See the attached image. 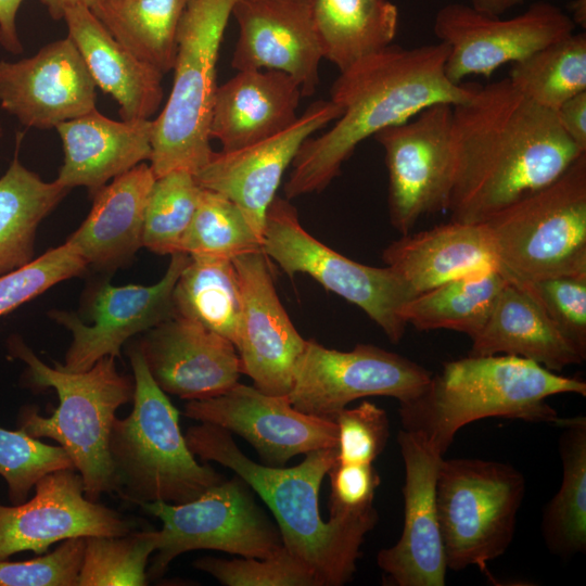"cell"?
<instances>
[{
  "mask_svg": "<svg viewBox=\"0 0 586 586\" xmlns=\"http://www.w3.org/2000/svg\"><path fill=\"white\" fill-rule=\"evenodd\" d=\"M183 415L243 437L267 466L282 467L297 455L337 447L335 421L300 411L288 395H268L239 382L221 395L188 400Z\"/></svg>",
  "mask_w": 586,
  "mask_h": 586,
  "instance_id": "obj_15",
  "label": "cell"
},
{
  "mask_svg": "<svg viewBox=\"0 0 586 586\" xmlns=\"http://www.w3.org/2000/svg\"><path fill=\"white\" fill-rule=\"evenodd\" d=\"M78 586H144L150 556L157 550L160 530L118 536H87Z\"/></svg>",
  "mask_w": 586,
  "mask_h": 586,
  "instance_id": "obj_38",
  "label": "cell"
},
{
  "mask_svg": "<svg viewBox=\"0 0 586 586\" xmlns=\"http://www.w3.org/2000/svg\"><path fill=\"white\" fill-rule=\"evenodd\" d=\"M74 469V462L60 445H49L16 429L0 426V475L8 486L12 505L26 501L35 484L46 474Z\"/></svg>",
  "mask_w": 586,
  "mask_h": 586,
  "instance_id": "obj_40",
  "label": "cell"
},
{
  "mask_svg": "<svg viewBox=\"0 0 586 586\" xmlns=\"http://www.w3.org/2000/svg\"><path fill=\"white\" fill-rule=\"evenodd\" d=\"M184 438L194 456L232 470L258 494L276 518L283 546L314 572L320 586L352 579L360 547L379 517L372 505L322 519L320 487L337 459V447L311 450L298 464L283 468L250 459L231 433L212 423L190 426Z\"/></svg>",
  "mask_w": 586,
  "mask_h": 586,
  "instance_id": "obj_3",
  "label": "cell"
},
{
  "mask_svg": "<svg viewBox=\"0 0 586 586\" xmlns=\"http://www.w3.org/2000/svg\"><path fill=\"white\" fill-rule=\"evenodd\" d=\"M525 493L511 464L483 459H442L436 507L447 569L461 571L502 556L511 545Z\"/></svg>",
  "mask_w": 586,
  "mask_h": 586,
  "instance_id": "obj_9",
  "label": "cell"
},
{
  "mask_svg": "<svg viewBox=\"0 0 586 586\" xmlns=\"http://www.w3.org/2000/svg\"><path fill=\"white\" fill-rule=\"evenodd\" d=\"M506 282L499 270L453 279L409 300L399 316L420 331L453 330L472 339L487 321Z\"/></svg>",
  "mask_w": 586,
  "mask_h": 586,
  "instance_id": "obj_33",
  "label": "cell"
},
{
  "mask_svg": "<svg viewBox=\"0 0 586 586\" xmlns=\"http://www.w3.org/2000/svg\"><path fill=\"white\" fill-rule=\"evenodd\" d=\"M85 544V537H73L44 556L0 560V586H78Z\"/></svg>",
  "mask_w": 586,
  "mask_h": 586,
  "instance_id": "obj_44",
  "label": "cell"
},
{
  "mask_svg": "<svg viewBox=\"0 0 586 586\" xmlns=\"http://www.w3.org/2000/svg\"><path fill=\"white\" fill-rule=\"evenodd\" d=\"M3 136V128H2V124L0 122V138Z\"/></svg>",
  "mask_w": 586,
  "mask_h": 586,
  "instance_id": "obj_51",
  "label": "cell"
},
{
  "mask_svg": "<svg viewBox=\"0 0 586 586\" xmlns=\"http://www.w3.org/2000/svg\"><path fill=\"white\" fill-rule=\"evenodd\" d=\"M9 352L25 362L31 387L53 388L59 405L49 417L34 406L24 407L17 429L36 438H51L62 446L80 474L85 495L98 501L116 492L109 438L118 408L132 399L133 381L117 371L115 357L106 356L90 369L71 372L46 365L20 337L9 340Z\"/></svg>",
  "mask_w": 586,
  "mask_h": 586,
  "instance_id": "obj_5",
  "label": "cell"
},
{
  "mask_svg": "<svg viewBox=\"0 0 586 586\" xmlns=\"http://www.w3.org/2000/svg\"><path fill=\"white\" fill-rule=\"evenodd\" d=\"M192 0H112L90 9L106 30L163 75L173 69L180 20Z\"/></svg>",
  "mask_w": 586,
  "mask_h": 586,
  "instance_id": "obj_34",
  "label": "cell"
},
{
  "mask_svg": "<svg viewBox=\"0 0 586 586\" xmlns=\"http://www.w3.org/2000/svg\"><path fill=\"white\" fill-rule=\"evenodd\" d=\"M337 426V461L372 463L384 450L390 437L386 412L364 400L354 408H344L335 417Z\"/></svg>",
  "mask_w": 586,
  "mask_h": 586,
  "instance_id": "obj_45",
  "label": "cell"
},
{
  "mask_svg": "<svg viewBox=\"0 0 586 586\" xmlns=\"http://www.w3.org/2000/svg\"><path fill=\"white\" fill-rule=\"evenodd\" d=\"M485 225L507 280L586 277V153Z\"/></svg>",
  "mask_w": 586,
  "mask_h": 586,
  "instance_id": "obj_8",
  "label": "cell"
},
{
  "mask_svg": "<svg viewBox=\"0 0 586 586\" xmlns=\"http://www.w3.org/2000/svg\"><path fill=\"white\" fill-rule=\"evenodd\" d=\"M63 20L95 86L118 103L122 119H152L163 101L164 75L119 43L89 8H68Z\"/></svg>",
  "mask_w": 586,
  "mask_h": 586,
  "instance_id": "obj_27",
  "label": "cell"
},
{
  "mask_svg": "<svg viewBox=\"0 0 586 586\" xmlns=\"http://www.w3.org/2000/svg\"><path fill=\"white\" fill-rule=\"evenodd\" d=\"M47 9L49 15L55 20H62L66 9L82 5L92 9L95 5L112 1V0H39Z\"/></svg>",
  "mask_w": 586,
  "mask_h": 586,
  "instance_id": "obj_49",
  "label": "cell"
},
{
  "mask_svg": "<svg viewBox=\"0 0 586 586\" xmlns=\"http://www.w3.org/2000/svg\"><path fill=\"white\" fill-rule=\"evenodd\" d=\"M231 15L239 28L232 68L283 72L303 97L315 93L323 56L313 0H235Z\"/></svg>",
  "mask_w": 586,
  "mask_h": 586,
  "instance_id": "obj_22",
  "label": "cell"
},
{
  "mask_svg": "<svg viewBox=\"0 0 586 586\" xmlns=\"http://www.w3.org/2000/svg\"><path fill=\"white\" fill-rule=\"evenodd\" d=\"M341 114L331 100L316 101L278 135L239 150L213 152L194 178L201 188L233 202L263 238L266 213L285 169L304 141Z\"/></svg>",
  "mask_w": 586,
  "mask_h": 586,
  "instance_id": "obj_17",
  "label": "cell"
},
{
  "mask_svg": "<svg viewBox=\"0 0 586 586\" xmlns=\"http://www.w3.org/2000/svg\"><path fill=\"white\" fill-rule=\"evenodd\" d=\"M173 302L175 315L198 321L237 348L242 297L232 259L190 256L174 288Z\"/></svg>",
  "mask_w": 586,
  "mask_h": 586,
  "instance_id": "obj_35",
  "label": "cell"
},
{
  "mask_svg": "<svg viewBox=\"0 0 586 586\" xmlns=\"http://www.w3.org/2000/svg\"><path fill=\"white\" fill-rule=\"evenodd\" d=\"M232 262L242 297L237 344L241 373L250 377L260 392L285 396L306 340L296 331L278 297L264 252L243 254Z\"/></svg>",
  "mask_w": 586,
  "mask_h": 586,
  "instance_id": "obj_18",
  "label": "cell"
},
{
  "mask_svg": "<svg viewBox=\"0 0 586 586\" xmlns=\"http://www.w3.org/2000/svg\"><path fill=\"white\" fill-rule=\"evenodd\" d=\"M331 494L330 515L360 510L373 505L380 476L372 463L335 461L329 470Z\"/></svg>",
  "mask_w": 586,
  "mask_h": 586,
  "instance_id": "obj_46",
  "label": "cell"
},
{
  "mask_svg": "<svg viewBox=\"0 0 586 586\" xmlns=\"http://www.w3.org/2000/svg\"><path fill=\"white\" fill-rule=\"evenodd\" d=\"M201 190L194 175L187 170L156 178L145 205L142 246L162 255L181 253Z\"/></svg>",
  "mask_w": 586,
  "mask_h": 586,
  "instance_id": "obj_39",
  "label": "cell"
},
{
  "mask_svg": "<svg viewBox=\"0 0 586 586\" xmlns=\"http://www.w3.org/2000/svg\"><path fill=\"white\" fill-rule=\"evenodd\" d=\"M455 166L450 220L485 222L557 179L584 154L555 111L524 97L507 78L477 85L453 105Z\"/></svg>",
  "mask_w": 586,
  "mask_h": 586,
  "instance_id": "obj_1",
  "label": "cell"
},
{
  "mask_svg": "<svg viewBox=\"0 0 586 586\" xmlns=\"http://www.w3.org/2000/svg\"><path fill=\"white\" fill-rule=\"evenodd\" d=\"M432 372L419 364L371 344L331 349L306 340L288 397L307 415L335 420L353 400L387 396L399 403L420 394Z\"/></svg>",
  "mask_w": 586,
  "mask_h": 586,
  "instance_id": "obj_12",
  "label": "cell"
},
{
  "mask_svg": "<svg viewBox=\"0 0 586 586\" xmlns=\"http://www.w3.org/2000/svg\"><path fill=\"white\" fill-rule=\"evenodd\" d=\"M434 34L448 46L447 77L456 84L471 75L491 76L520 62L575 29L572 17L548 2H535L524 13L501 20L463 3H448L435 15Z\"/></svg>",
  "mask_w": 586,
  "mask_h": 586,
  "instance_id": "obj_14",
  "label": "cell"
},
{
  "mask_svg": "<svg viewBox=\"0 0 586 586\" xmlns=\"http://www.w3.org/2000/svg\"><path fill=\"white\" fill-rule=\"evenodd\" d=\"M87 266L66 241L34 258L29 264L0 276V317L59 282L81 275Z\"/></svg>",
  "mask_w": 586,
  "mask_h": 586,
  "instance_id": "obj_43",
  "label": "cell"
},
{
  "mask_svg": "<svg viewBox=\"0 0 586 586\" xmlns=\"http://www.w3.org/2000/svg\"><path fill=\"white\" fill-rule=\"evenodd\" d=\"M67 192L26 168L15 153L0 177V276L34 259L37 228Z\"/></svg>",
  "mask_w": 586,
  "mask_h": 586,
  "instance_id": "obj_31",
  "label": "cell"
},
{
  "mask_svg": "<svg viewBox=\"0 0 586 586\" xmlns=\"http://www.w3.org/2000/svg\"><path fill=\"white\" fill-rule=\"evenodd\" d=\"M23 0H0V44L13 54L23 52L16 28V15Z\"/></svg>",
  "mask_w": 586,
  "mask_h": 586,
  "instance_id": "obj_48",
  "label": "cell"
},
{
  "mask_svg": "<svg viewBox=\"0 0 586 586\" xmlns=\"http://www.w3.org/2000/svg\"><path fill=\"white\" fill-rule=\"evenodd\" d=\"M301 97L297 82L283 72L238 71L217 87L209 138L221 151H234L278 135L298 118Z\"/></svg>",
  "mask_w": 586,
  "mask_h": 586,
  "instance_id": "obj_25",
  "label": "cell"
},
{
  "mask_svg": "<svg viewBox=\"0 0 586 586\" xmlns=\"http://www.w3.org/2000/svg\"><path fill=\"white\" fill-rule=\"evenodd\" d=\"M189 258L186 253L173 254L165 275L152 285H102L92 300L90 324L73 313L52 311V318L72 333L65 361L58 365L71 372L86 371L103 357H119L128 339L173 317L174 288Z\"/></svg>",
  "mask_w": 586,
  "mask_h": 586,
  "instance_id": "obj_19",
  "label": "cell"
},
{
  "mask_svg": "<svg viewBox=\"0 0 586 586\" xmlns=\"http://www.w3.org/2000/svg\"><path fill=\"white\" fill-rule=\"evenodd\" d=\"M262 247L289 277L306 273L358 306L391 342L404 336L399 310L413 295L402 279L387 266L359 264L321 243L303 228L288 199L276 196L269 205Z\"/></svg>",
  "mask_w": 586,
  "mask_h": 586,
  "instance_id": "obj_10",
  "label": "cell"
},
{
  "mask_svg": "<svg viewBox=\"0 0 586 586\" xmlns=\"http://www.w3.org/2000/svg\"><path fill=\"white\" fill-rule=\"evenodd\" d=\"M556 114L569 139L586 153V91L563 102Z\"/></svg>",
  "mask_w": 586,
  "mask_h": 586,
  "instance_id": "obj_47",
  "label": "cell"
},
{
  "mask_svg": "<svg viewBox=\"0 0 586 586\" xmlns=\"http://www.w3.org/2000/svg\"><path fill=\"white\" fill-rule=\"evenodd\" d=\"M235 0H192L177 31L174 81L152 119L150 167L158 178L174 170L198 173L213 154L209 123L217 90L216 66Z\"/></svg>",
  "mask_w": 586,
  "mask_h": 586,
  "instance_id": "obj_7",
  "label": "cell"
},
{
  "mask_svg": "<svg viewBox=\"0 0 586 586\" xmlns=\"http://www.w3.org/2000/svg\"><path fill=\"white\" fill-rule=\"evenodd\" d=\"M471 341L469 355L514 356L555 372L584 361L534 301L508 280L487 321Z\"/></svg>",
  "mask_w": 586,
  "mask_h": 586,
  "instance_id": "obj_29",
  "label": "cell"
},
{
  "mask_svg": "<svg viewBox=\"0 0 586 586\" xmlns=\"http://www.w3.org/2000/svg\"><path fill=\"white\" fill-rule=\"evenodd\" d=\"M138 347L160 388L182 399L221 395L242 374L231 341L182 316L148 330Z\"/></svg>",
  "mask_w": 586,
  "mask_h": 586,
  "instance_id": "obj_23",
  "label": "cell"
},
{
  "mask_svg": "<svg viewBox=\"0 0 586 586\" xmlns=\"http://www.w3.org/2000/svg\"><path fill=\"white\" fill-rule=\"evenodd\" d=\"M95 88L68 36L29 58L0 60V106L27 128H55L97 110Z\"/></svg>",
  "mask_w": 586,
  "mask_h": 586,
  "instance_id": "obj_20",
  "label": "cell"
},
{
  "mask_svg": "<svg viewBox=\"0 0 586 586\" xmlns=\"http://www.w3.org/2000/svg\"><path fill=\"white\" fill-rule=\"evenodd\" d=\"M322 56L340 73L393 44L399 12L388 0H313Z\"/></svg>",
  "mask_w": 586,
  "mask_h": 586,
  "instance_id": "obj_30",
  "label": "cell"
},
{
  "mask_svg": "<svg viewBox=\"0 0 586 586\" xmlns=\"http://www.w3.org/2000/svg\"><path fill=\"white\" fill-rule=\"evenodd\" d=\"M445 42L384 50L341 72L330 100L342 114L324 133L308 138L292 162L285 199L321 191L340 173L359 143L380 130L406 122L430 105H456L477 85L453 82L445 73Z\"/></svg>",
  "mask_w": 586,
  "mask_h": 586,
  "instance_id": "obj_2",
  "label": "cell"
},
{
  "mask_svg": "<svg viewBox=\"0 0 586 586\" xmlns=\"http://www.w3.org/2000/svg\"><path fill=\"white\" fill-rule=\"evenodd\" d=\"M397 442L405 466L404 526L397 543L379 551L377 563L388 585L444 586L447 565L436 507L443 455L403 429Z\"/></svg>",
  "mask_w": 586,
  "mask_h": 586,
  "instance_id": "obj_21",
  "label": "cell"
},
{
  "mask_svg": "<svg viewBox=\"0 0 586 586\" xmlns=\"http://www.w3.org/2000/svg\"><path fill=\"white\" fill-rule=\"evenodd\" d=\"M263 238L255 232L242 211L224 195L203 189L181 253L233 259L263 251Z\"/></svg>",
  "mask_w": 586,
  "mask_h": 586,
  "instance_id": "obj_37",
  "label": "cell"
},
{
  "mask_svg": "<svg viewBox=\"0 0 586 586\" xmlns=\"http://www.w3.org/2000/svg\"><path fill=\"white\" fill-rule=\"evenodd\" d=\"M508 79L528 100L556 112L586 91V34L572 33L512 64Z\"/></svg>",
  "mask_w": 586,
  "mask_h": 586,
  "instance_id": "obj_36",
  "label": "cell"
},
{
  "mask_svg": "<svg viewBox=\"0 0 586 586\" xmlns=\"http://www.w3.org/2000/svg\"><path fill=\"white\" fill-rule=\"evenodd\" d=\"M133 373L132 409L115 419L109 451L116 492L136 505L183 504L225 477L200 463L179 426V411L152 378L138 346L129 351Z\"/></svg>",
  "mask_w": 586,
  "mask_h": 586,
  "instance_id": "obj_6",
  "label": "cell"
},
{
  "mask_svg": "<svg viewBox=\"0 0 586 586\" xmlns=\"http://www.w3.org/2000/svg\"><path fill=\"white\" fill-rule=\"evenodd\" d=\"M523 0H472V7L491 16H500Z\"/></svg>",
  "mask_w": 586,
  "mask_h": 586,
  "instance_id": "obj_50",
  "label": "cell"
},
{
  "mask_svg": "<svg viewBox=\"0 0 586 586\" xmlns=\"http://www.w3.org/2000/svg\"><path fill=\"white\" fill-rule=\"evenodd\" d=\"M35 495L18 505L0 502V560L21 551L42 555L73 537L118 536L135 523L116 510L88 499L80 474L62 469L43 475Z\"/></svg>",
  "mask_w": 586,
  "mask_h": 586,
  "instance_id": "obj_16",
  "label": "cell"
},
{
  "mask_svg": "<svg viewBox=\"0 0 586 586\" xmlns=\"http://www.w3.org/2000/svg\"><path fill=\"white\" fill-rule=\"evenodd\" d=\"M193 566L225 586H320L314 572L284 546L276 555L259 558H201Z\"/></svg>",
  "mask_w": 586,
  "mask_h": 586,
  "instance_id": "obj_42",
  "label": "cell"
},
{
  "mask_svg": "<svg viewBox=\"0 0 586 586\" xmlns=\"http://www.w3.org/2000/svg\"><path fill=\"white\" fill-rule=\"evenodd\" d=\"M385 153L388 216L402 234L446 212L454 177L453 105L437 103L373 136Z\"/></svg>",
  "mask_w": 586,
  "mask_h": 586,
  "instance_id": "obj_13",
  "label": "cell"
},
{
  "mask_svg": "<svg viewBox=\"0 0 586 586\" xmlns=\"http://www.w3.org/2000/svg\"><path fill=\"white\" fill-rule=\"evenodd\" d=\"M527 294L552 326L586 359V277L508 280Z\"/></svg>",
  "mask_w": 586,
  "mask_h": 586,
  "instance_id": "obj_41",
  "label": "cell"
},
{
  "mask_svg": "<svg viewBox=\"0 0 586 586\" xmlns=\"http://www.w3.org/2000/svg\"><path fill=\"white\" fill-rule=\"evenodd\" d=\"M586 396V383L532 360L506 355L472 356L444 364L413 398L399 403L402 429L444 456L457 432L485 418L558 424L547 399Z\"/></svg>",
  "mask_w": 586,
  "mask_h": 586,
  "instance_id": "obj_4",
  "label": "cell"
},
{
  "mask_svg": "<svg viewBox=\"0 0 586 586\" xmlns=\"http://www.w3.org/2000/svg\"><path fill=\"white\" fill-rule=\"evenodd\" d=\"M141 508L161 520L160 544L148 577L164 574L178 556L199 549L243 558H269L283 548L281 534L237 474L183 504L155 501Z\"/></svg>",
  "mask_w": 586,
  "mask_h": 586,
  "instance_id": "obj_11",
  "label": "cell"
},
{
  "mask_svg": "<svg viewBox=\"0 0 586 586\" xmlns=\"http://www.w3.org/2000/svg\"><path fill=\"white\" fill-rule=\"evenodd\" d=\"M64 160L55 181L93 196L115 177L150 161L152 119L114 120L94 110L55 127Z\"/></svg>",
  "mask_w": 586,
  "mask_h": 586,
  "instance_id": "obj_26",
  "label": "cell"
},
{
  "mask_svg": "<svg viewBox=\"0 0 586 586\" xmlns=\"http://www.w3.org/2000/svg\"><path fill=\"white\" fill-rule=\"evenodd\" d=\"M155 179L143 162L93 195L89 215L67 240L87 265L116 266L142 246L144 211Z\"/></svg>",
  "mask_w": 586,
  "mask_h": 586,
  "instance_id": "obj_28",
  "label": "cell"
},
{
  "mask_svg": "<svg viewBox=\"0 0 586 586\" xmlns=\"http://www.w3.org/2000/svg\"><path fill=\"white\" fill-rule=\"evenodd\" d=\"M560 488L544 510L542 534L547 548L566 559L586 549V417L560 418Z\"/></svg>",
  "mask_w": 586,
  "mask_h": 586,
  "instance_id": "obj_32",
  "label": "cell"
},
{
  "mask_svg": "<svg viewBox=\"0 0 586 586\" xmlns=\"http://www.w3.org/2000/svg\"><path fill=\"white\" fill-rule=\"evenodd\" d=\"M382 260L413 297L453 279L499 270L485 222L449 220L428 230L403 234L384 249Z\"/></svg>",
  "mask_w": 586,
  "mask_h": 586,
  "instance_id": "obj_24",
  "label": "cell"
}]
</instances>
